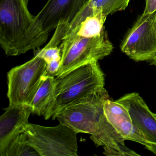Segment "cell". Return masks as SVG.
<instances>
[{
    "label": "cell",
    "instance_id": "cell-1",
    "mask_svg": "<svg viewBox=\"0 0 156 156\" xmlns=\"http://www.w3.org/2000/svg\"><path fill=\"white\" fill-rule=\"evenodd\" d=\"M54 90L47 110L46 120L105 86V75L98 61H93L62 77H56Z\"/></svg>",
    "mask_w": 156,
    "mask_h": 156
},
{
    "label": "cell",
    "instance_id": "cell-2",
    "mask_svg": "<svg viewBox=\"0 0 156 156\" xmlns=\"http://www.w3.org/2000/svg\"><path fill=\"white\" fill-rule=\"evenodd\" d=\"M29 0H0V45L7 56L27 52L28 35L34 17Z\"/></svg>",
    "mask_w": 156,
    "mask_h": 156
},
{
    "label": "cell",
    "instance_id": "cell-3",
    "mask_svg": "<svg viewBox=\"0 0 156 156\" xmlns=\"http://www.w3.org/2000/svg\"><path fill=\"white\" fill-rule=\"evenodd\" d=\"M90 0H48L36 16L28 35L27 50H36L46 42L59 25L69 27Z\"/></svg>",
    "mask_w": 156,
    "mask_h": 156
},
{
    "label": "cell",
    "instance_id": "cell-4",
    "mask_svg": "<svg viewBox=\"0 0 156 156\" xmlns=\"http://www.w3.org/2000/svg\"><path fill=\"white\" fill-rule=\"evenodd\" d=\"M61 65L57 77L93 61L102 60L113 51L105 28L100 35L91 38L66 36L61 44Z\"/></svg>",
    "mask_w": 156,
    "mask_h": 156
},
{
    "label": "cell",
    "instance_id": "cell-5",
    "mask_svg": "<svg viewBox=\"0 0 156 156\" xmlns=\"http://www.w3.org/2000/svg\"><path fill=\"white\" fill-rule=\"evenodd\" d=\"M25 140L40 156H77V133L64 124L46 127L29 123Z\"/></svg>",
    "mask_w": 156,
    "mask_h": 156
},
{
    "label": "cell",
    "instance_id": "cell-6",
    "mask_svg": "<svg viewBox=\"0 0 156 156\" xmlns=\"http://www.w3.org/2000/svg\"><path fill=\"white\" fill-rule=\"evenodd\" d=\"M108 99V93L104 87L67 107L55 119L77 134L87 133L94 136L98 131L104 104Z\"/></svg>",
    "mask_w": 156,
    "mask_h": 156
},
{
    "label": "cell",
    "instance_id": "cell-7",
    "mask_svg": "<svg viewBox=\"0 0 156 156\" xmlns=\"http://www.w3.org/2000/svg\"><path fill=\"white\" fill-rule=\"evenodd\" d=\"M46 71L47 62L37 55L27 62L12 68L7 76L9 105H30Z\"/></svg>",
    "mask_w": 156,
    "mask_h": 156
},
{
    "label": "cell",
    "instance_id": "cell-8",
    "mask_svg": "<svg viewBox=\"0 0 156 156\" xmlns=\"http://www.w3.org/2000/svg\"><path fill=\"white\" fill-rule=\"evenodd\" d=\"M155 16L156 12L146 16L141 14L124 36L120 49L132 60L149 62L156 55Z\"/></svg>",
    "mask_w": 156,
    "mask_h": 156
},
{
    "label": "cell",
    "instance_id": "cell-9",
    "mask_svg": "<svg viewBox=\"0 0 156 156\" xmlns=\"http://www.w3.org/2000/svg\"><path fill=\"white\" fill-rule=\"evenodd\" d=\"M128 110L133 124L148 142L147 148L156 155V118L143 98L136 93L127 94L117 100Z\"/></svg>",
    "mask_w": 156,
    "mask_h": 156
},
{
    "label": "cell",
    "instance_id": "cell-10",
    "mask_svg": "<svg viewBox=\"0 0 156 156\" xmlns=\"http://www.w3.org/2000/svg\"><path fill=\"white\" fill-rule=\"evenodd\" d=\"M32 113L31 107L27 105H9L0 117V155L5 156L12 142L24 132Z\"/></svg>",
    "mask_w": 156,
    "mask_h": 156
},
{
    "label": "cell",
    "instance_id": "cell-11",
    "mask_svg": "<svg viewBox=\"0 0 156 156\" xmlns=\"http://www.w3.org/2000/svg\"><path fill=\"white\" fill-rule=\"evenodd\" d=\"M107 17L101 11H93L90 15L69 30L66 36L91 38L100 35L105 28L104 24Z\"/></svg>",
    "mask_w": 156,
    "mask_h": 156
},
{
    "label": "cell",
    "instance_id": "cell-12",
    "mask_svg": "<svg viewBox=\"0 0 156 156\" xmlns=\"http://www.w3.org/2000/svg\"><path fill=\"white\" fill-rule=\"evenodd\" d=\"M55 78L44 76L41 83L30 105L32 113L44 116L51 101L54 90Z\"/></svg>",
    "mask_w": 156,
    "mask_h": 156
},
{
    "label": "cell",
    "instance_id": "cell-13",
    "mask_svg": "<svg viewBox=\"0 0 156 156\" xmlns=\"http://www.w3.org/2000/svg\"><path fill=\"white\" fill-rule=\"evenodd\" d=\"M130 0H90L80 12L82 15H87L93 10L102 11L106 16L125 10Z\"/></svg>",
    "mask_w": 156,
    "mask_h": 156
},
{
    "label": "cell",
    "instance_id": "cell-14",
    "mask_svg": "<svg viewBox=\"0 0 156 156\" xmlns=\"http://www.w3.org/2000/svg\"><path fill=\"white\" fill-rule=\"evenodd\" d=\"M38 156V152L26 142L24 133L18 136L10 144L5 156Z\"/></svg>",
    "mask_w": 156,
    "mask_h": 156
},
{
    "label": "cell",
    "instance_id": "cell-15",
    "mask_svg": "<svg viewBox=\"0 0 156 156\" xmlns=\"http://www.w3.org/2000/svg\"><path fill=\"white\" fill-rule=\"evenodd\" d=\"M104 114L109 118L131 119L128 110L117 101L107 99L104 106Z\"/></svg>",
    "mask_w": 156,
    "mask_h": 156
},
{
    "label": "cell",
    "instance_id": "cell-16",
    "mask_svg": "<svg viewBox=\"0 0 156 156\" xmlns=\"http://www.w3.org/2000/svg\"><path fill=\"white\" fill-rule=\"evenodd\" d=\"M34 54L43 58L47 63L52 60L62 59L61 49L58 46H51L47 44L43 49L36 50Z\"/></svg>",
    "mask_w": 156,
    "mask_h": 156
},
{
    "label": "cell",
    "instance_id": "cell-17",
    "mask_svg": "<svg viewBox=\"0 0 156 156\" xmlns=\"http://www.w3.org/2000/svg\"><path fill=\"white\" fill-rule=\"evenodd\" d=\"M61 59L54 60L47 63V71L45 75L56 77L60 69Z\"/></svg>",
    "mask_w": 156,
    "mask_h": 156
},
{
    "label": "cell",
    "instance_id": "cell-18",
    "mask_svg": "<svg viewBox=\"0 0 156 156\" xmlns=\"http://www.w3.org/2000/svg\"><path fill=\"white\" fill-rule=\"evenodd\" d=\"M146 7L142 14L143 15H151L156 12V0H145Z\"/></svg>",
    "mask_w": 156,
    "mask_h": 156
},
{
    "label": "cell",
    "instance_id": "cell-19",
    "mask_svg": "<svg viewBox=\"0 0 156 156\" xmlns=\"http://www.w3.org/2000/svg\"><path fill=\"white\" fill-rule=\"evenodd\" d=\"M150 64L156 66V55L154 57L149 61Z\"/></svg>",
    "mask_w": 156,
    "mask_h": 156
},
{
    "label": "cell",
    "instance_id": "cell-20",
    "mask_svg": "<svg viewBox=\"0 0 156 156\" xmlns=\"http://www.w3.org/2000/svg\"><path fill=\"white\" fill-rule=\"evenodd\" d=\"M154 29H155V33H156V16H155V19H154Z\"/></svg>",
    "mask_w": 156,
    "mask_h": 156
},
{
    "label": "cell",
    "instance_id": "cell-21",
    "mask_svg": "<svg viewBox=\"0 0 156 156\" xmlns=\"http://www.w3.org/2000/svg\"><path fill=\"white\" fill-rule=\"evenodd\" d=\"M154 115H155V117L156 118V114H154Z\"/></svg>",
    "mask_w": 156,
    "mask_h": 156
}]
</instances>
